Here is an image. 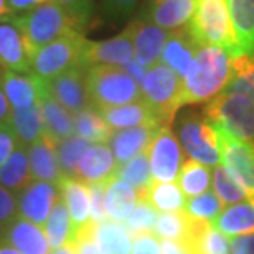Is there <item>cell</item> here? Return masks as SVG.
Instances as JSON below:
<instances>
[{"label":"cell","instance_id":"6da1fadb","mask_svg":"<svg viewBox=\"0 0 254 254\" xmlns=\"http://www.w3.org/2000/svg\"><path fill=\"white\" fill-rule=\"evenodd\" d=\"M230 78V55L218 47H200L182 79V104H200L211 101L225 91Z\"/></svg>","mask_w":254,"mask_h":254},{"label":"cell","instance_id":"7a4b0ae2","mask_svg":"<svg viewBox=\"0 0 254 254\" xmlns=\"http://www.w3.org/2000/svg\"><path fill=\"white\" fill-rule=\"evenodd\" d=\"M86 88L94 109H109L142 99L140 84L119 66L94 64L86 71Z\"/></svg>","mask_w":254,"mask_h":254},{"label":"cell","instance_id":"3957f363","mask_svg":"<svg viewBox=\"0 0 254 254\" xmlns=\"http://www.w3.org/2000/svg\"><path fill=\"white\" fill-rule=\"evenodd\" d=\"M189 32L200 47L223 48L230 58L240 55L226 0H196Z\"/></svg>","mask_w":254,"mask_h":254},{"label":"cell","instance_id":"277c9868","mask_svg":"<svg viewBox=\"0 0 254 254\" xmlns=\"http://www.w3.org/2000/svg\"><path fill=\"white\" fill-rule=\"evenodd\" d=\"M17 17L32 52V58L40 48L47 47L55 40L71 33H83V30L71 18V15L53 0H48Z\"/></svg>","mask_w":254,"mask_h":254},{"label":"cell","instance_id":"5b68a950","mask_svg":"<svg viewBox=\"0 0 254 254\" xmlns=\"http://www.w3.org/2000/svg\"><path fill=\"white\" fill-rule=\"evenodd\" d=\"M142 99L162 126L170 127L182 106V78L162 62L150 66L140 83Z\"/></svg>","mask_w":254,"mask_h":254},{"label":"cell","instance_id":"8992f818","mask_svg":"<svg viewBox=\"0 0 254 254\" xmlns=\"http://www.w3.org/2000/svg\"><path fill=\"white\" fill-rule=\"evenodd\" d=\"M205 119L238 140L254 144V103L240 94L221 93L203 108Z\"/></svg>","mask_w":254,"mask_h":254},{"label":"cell","instance_id":"52a82bcc","mask_svg":"<svg viewBox=\"0 0 254 254\" xmlns=\"http://www.w3.org/2000/svg\"><path fill=\"white\" fill-rule=\"evenodd\" d=\"M84 45L86 38L83 33H71L55 40L33 55L32 73L48 83L64 71L83 64Z\"/></svg>","mask_w":254,"mask_h":254},{"label":"cell","instance_id":"ba28073f","mask_svg":"<svg viewBox=\"0 0 254 254\" xmlns=\"http://www.w3.org/2000/svg\"><path fill=\"white\" fill-rule=\"evenodd\" d=\"M179 139L184 150L206 167H216L220 164V147H218V132L203 114L187 113L180 118Z\"/></svg>","mask_w":254,"mask_h":254},{"label":"cell","instance_id":"9c48e42d","mask_svg":"<svg viewBox=\"0 0 254 254\" xmlns=\"http://www.w3.org/2000/svg\"><path fill=\"white\" fill-rule=\"evenodd\" d=\"M152 179L157 182H175L184 164L180 142L170 127H160L147 149Z\"/></svg>","mask_w":254,"mask_h":254},{"label":"cell","instance_id":"30bf717a","mask_svg":"<svg viewBox=\"0 0 254 254\" xmlns=\"http://www.w3.org/2000/svg\"><path fill=\"white\" fill-rule=\"evenodd\" d=\"M0 66L13 73L32 71V52L17 15L0 20Z\"/></svg>","mask_w":254,"mask_h":254},{"label":"cell","instance_id":"8fae6325","mask_svg":"<svg viewBox=\"0 0 254 254\" xmlns=\"http://www.w3.org/2000/svg\"><path fill=\"white\" fill-rule=\"evenodd\" d=\"M86 71L88 66H74L47 83L50 96L73 116L91 108L88 88H86Z\"/></svg>","mask_w":254,"mask_h":254},{"label":"cell","instance_id":"7c38bea8","mask_svg":"<svg viewBox=\"0 0 254 254\" xmlns=\"http://www.w3.org/2000/svg\"><path fill=\"white\" fill-rule=\"evenodd\" d=\"M127 30L130 33L132 45H134L135 62L147 69L159 63L167 38H169L167 30L157 27L144 17L130 22L127 25Z\"/></svg>","mask_w":254,"mask_h":254},{"label":"cell","instance_id":"4fadbf2b","mask_svg":"<svg viewBox=\"0 0 254 254\" xmlns=\"http://www.w3.org/2000/svg\"><path fill=\"white\" fill-rule=\"evenodd\" d=\"M58 196L60 193L55 184L32 180L17 196L18 216L43 228Z\"/></svg>","mask_w":254,"mask_h":254},{"label":"cell","instance_id":"5bb4252c","mask_svg":"<svg viewBox=\"0 0 254 254\" xmlns=\"http://www.w3.org/2000/svg\"><path fill=\"white\" fill-rule=\"evenodd\" d=\"M134 60V45L127 27L116 37L104 40V42H89L86 40L83 50V64H106L123 68Z\"/></svg>","mask_w":254,"mask_h":254},{"label":"cell","instance_id":"9a60e30c","mask_svg":"<svg viewBox=\"0 0 254 254\" xmlns=\"http://www.w3.org/2000/svg\"><path fill=\"white\" fill-rule=\"evenodd\" d=\"M0 83H2V89L12 109H25L30 106H37L48 94L47 81L40 79L33 73L3 71Z\"/></svg>","mask_w":254,"mask_h":254},{"label":"cell","instance_id":"2e32d148","mask_svg":"<svg viewBox=\"0 0 254 254\" xmlns=\"http://www.w3.org/2000/svg\"><path fill=\"white\" fill-rule=\"evenodd\" d=\"M160 127L164 126L147 124V126H137V127H129V129L114 130L109 139V145H111L109 149L113 152L118 165L126 164V162L134 159V157L142 154V152H147Z\"/></svg>","mask_w":254,"mask_h":254},{"label":"cell","instance_id":"e0dca14e","mask_svg":"<svg viewBox=\"0 0 254 254\" xmlns=\"http://www.w3.org/2000/svg\"><path fill=\"white\" fill-rule=\"evenodd\" d=\"M116 169H118V162L109 147L106 144H94L81 157L73 179L84 182L88 185L106 184L114 177Z\"/></svg>","mask_w":254,"mask_h":254},{"label":"cell","instance_id":"ac0fdd59","mask_svg":"<svg viewBox=\"0 0 254 254\" xmlns=\"http://www.w3.org/2000/svg\"><path fill=\"white\" fill-rule=\"evenodd\" d=\"M60 196L63 198L71 221V235L91 223L89 215V190L88 184L73 177H62L57 182ZM69 235V236H71Z\"/></svg>","mask_w":254,"mask_h":254},{"label":"cell","instance_id":"d6986e66","mask_svg":"<svg viewBox=\"0 0 254 254\" xmlns=\"http://www.w3.org/2000/svg\"><path fill=\"white\" fill-rule=\"evenodd\" d=\"M200 48V45L195 42V38L191 37L189 32V27L174 30L169 33L167 43L162 52L160 62L169 66L170 69H174L177 74L184 79L187 71L191 66L195 55Z\"/></svg>","mask_w":254,"mask_h":254},{"label":"cell","instance_id":"ffe728a7","mask_svg":"<svg viewBox=\"0 0 254 254\" xmlns=\"http://www.w3.org/2000/svg\"><path fill=\"white\" fill-rule=\"evenodd\" d=\"M28 160L33 180H42L55 184L62 179V170L57 157V142L43 134L37 142L28 145Z\"/></svg>","mask_w":254,"mask_h":254},{"label":"cell","instance_id":"44dd1931","mask_svg":"<svg viewBox=\"0 0 254 254\" xmlns=\"http://www.w3.org/2000/svg\"><path fill=\"white\" fill-rule=\"evenodd\" d=\"M3 240L22 254H50L52 253V248L48 245V240H47V235H45L43 228L20 216L5 230Z\"/></svg>","mask_w":254,"mask_h":254},{"label":"cell","instance_id":"7402d4cb","mask_svg":"<svg viewBox=\"0 0 254 254\" xmlns=\"http://www.w3.org/2000/svg\"><path fill=\"white\" fill-rule=\"evenodd\" d=\"M195 8L196 0H164L159 3H150L144 18L157 27L174 32L190 23Z\"/></svg>","mask_w":254,"mask_h":254},{"label":"cell","instance_id":"603a6c76","mask_svg":"<svg viewBox=\"0 0 254 254\" xmlns=\"http://www.w3.org/2000/svg\"><path fill=\"white\" fill-rule=\"evenodd\" d=\"M99 114L103 119L109 124L113 130L129 129V127L137 126H147V124H159V119L154 114L144 99L135 101V103H129L124 106H118V108L101 109Z\"/></svg>","mask_w":254,"mask_h":254},{"label":"cell","instance_id":"cb8c5ba5","mask_svg":"<svg viewBox=\"0 0 254 254\" xmlns=\"http://www.w3.org/2000/svg\"><path fill=\"white\" fill-rule=\"evenodd\" d=\"M238 50L254 55V0H226Z\"/></svg>","mask_w":254,"mask_h":254},{"label":"cell","instance_id":"d4e9b609","mask_svg":"<svg viewBox=\"0 0 254 254\" xmlns=\"http://www.w3.org/2000/svg\"><path fill=\"white\" fill-rule=\"evenodd\" d=\"M32 180L33 177L32 170H30L28 147L18 142L15 150L5 160V164L0 167V185L18 196V193Z\"/></svg>","mask_w":254,"mask_h":254},{"label":"cell","instance_id":"484cf974","mask_svg":"<svg viewBox=\"0 0 254 254\" xmlns=\"http://www.w3.org/2000/svg\"><path fill=\"white\" fill-rule=\"evenodd\" d=\"M137 203V193L129 184L113 177L104 187L106 216L113 221L123 223L130 215Z\"/></svg>","mask_w":254,"mask_h":254},{"label":"cell","instance_id":"4316f807","mask_svg":"<svg viewBox=\"0 0 254 254\" xmlns=\"http://www.w3.org/2000/svg\"><path fill=\"white\" fill-rule=\"evenodd\" d=\"M45 134L52 137L55 142L69 139L74 135V119L69 111H66L50 93L40 103Z\"/></svg>","mask_w":254,"mask_h":254},{"label":"cell","instance_id":"83f0119b","mask_svg":"<svg viewBox=\"0 0 254 254\" xmlns=\"http://www.w3.org/2000/svg\"><path fill=\"white\" fill-rule=\"evenodd\" d=\"M211 226L226 236H240L254 233V203L241 201L225 208L211 221Z\"/></svg>","mask_w":254,"mask_h":254},{"label":"cell","instance_id":"f1b7e54d","mask_svg":"<svg viewBox=\"0 0 254 254\" xmlns=\"http://www.w3.org/2000/svg\"><path fill=\"white\" fill-rule=\"evenodd\" d=\"M96 241L101 254H132V236L123 223L106 218L96 223Z\"/></svg>","mask_w":254,"mask_h":254},{"label":"cell","instance_id":"f546056e","mask_svg":"<svg viewBox=\"0 0 254 254\" xmlns=\"http://www.w3.org/2000/svg\"><path fill=\"white\" fill-rule=\"evenodd\" d=\"M137 200H147L155 211L159 210L162 213H170L184 210L187 198L175 182L152 180L149 189L145 190L144 195L137 196Z\"/></svg>","mask_w":254,"mask_h":254},{"label":"cell","instance_id":"4dcf8cb0","mask_svg":"<svg viewBox=\"0 0 254 254\" xmlns=\"http://www.w3.org/2000/svg\"><path fill=\"white\" fill-rule=\"evenodd\" d=\"M10 126H12L20 144L28 147L33 142H37L45 134L40 104L30 106V108L25 109H12V113H10Z\"/></svg>","mask_w":254,"mask_h":254},{"label":"cell","instance_id":"1f68e13d","mask_svg":"<svg viewBox=\"0 0 254 254\" xmlns=\"http://www.w3.org/2000/svg\"><path fill=\"white\" fill-rule=\"evenodd\" d=\"M73 119L74 135L91 142V144H108L114 132L109 127V124L103 119V116L99 114V111L94 109L93 106L74 114Z\"/></svg>","mask_w":254,"mask_h":254},{"label":"cell","instance_id":"d6a6232c","mask_svg":"<svg viewBox=\"0 0 254 254\" xmlns=\"http://www.w3.org/2000/svg\"><path fill=\"white\" fill-rule=\"evenodd\" d=\"M223 93L245 96L254 103V55L241 53L231 58V78Z\"/></svg>","mask_w":254,"mask_h":254},{"label":"cell","instance_id":"836d02e7","mask_svg":"<svg viewBox=\"0 0 254 254\" xmlns=\"http://www.w3.org/2000/svg\"><path fill=\"white\" fill-rule=\"evenodd\" d=\"M210 182H211L210 167L191 159L185 160L182 164L179 175H177V185L180 187L184 195H187L189 198L206 193L210 190Z\"/></svg>","mask_w":254,"mask_h":254},{"label":"cell","instance_id":"e575fe53","mask_svg":"<svg viewBox=\"0 0 254 254\" xmlns=\"http://www.w3.org/2000/svg\"><path fill=\"white\" fill-rule=\"evenodd\" d=\"M114 177L126 182V184H129L135 190L137 196L144 195L145 190L152 184V180H154L152 179L150 162L147 152H142V154L130 159L129 162H126V164L118 165Z\"/></svg>","mask_w":254,"mask_h":254},{"label":"cell","instance_id":"d590c367","mask_svg":"<svg viewBox=\"0 0 254 254\" xmlns=\"http://www.w3.org/2000/svg\"><path fill=\"white\" fill-rule=\"evenodd\" d=\"M43 231L47 235L48 245L52 250H58L64 243H68L71 235V221L68 215V208H66L62 196H58V200L55 201L52 213H50L48 220L43 226Z\"/></svg>","mask_w":254,"mask_h":254},{"label":"cell","instance_id":"8d00e7d4","mask_svg":"<svg viewBox=\"0 0 254 254\" xmlns=\"http://www.w3.org/2000/svg\"><path fill=\"white\" fill-rule=\"evenodd\" d=\"M213 190L223 205H236L245 198H250L245 187L226 170L225 165L220 164L213 170Z\"/></svg>","mask_w":254,"mask_h":254},{"label":"cell","instance_id":"74e56055","mask_svg":"<svg viewBox=\"0 0 254 254\" xmlns=\"http://www.w3.org/2000/svg\"><path fill=\"white\" fill-rule=\"evenodd\" d=\"M93 145L91 142L79 139V137H69V139L57 142V157L58 165L63 177H74V170L78 167L81 157Z\"/></svg>","mask_w":254,"mask_h":254},{"label":"cell","instance_id":"f35d334b","mask_svg":"<svg viewBox=\"0 0 254 254\" xmlns=\"http://www.w3.org/2000/svg\"><path fill=\"white\" fill-rule=\"evenodd\" d=\"M187 223H189V215L184 210L162 213V215L157 216L154 235L160 240L182 243L185 238Z\"/></svg>","mask_w":254,"mask_h":254},{"label":"cell","instance_id":"ab89813d","mask_svg":"<svg viewBox=\"0 0 254 254\" xmlns=\"http://www.w3.org/2000/svg\"><path fill=\"white\" fill-rule=\"evenodd\" d=\"M184 211L191 218L213 221L223 211V203L218 200V196L213 191H206L198 196L187 198Z\"/></svg>","mask_w":254,"mask_h":254},{"label":"cell","instance_id":"60d3db41","mask_svg":"<svg viewBox=\"0 0 254 254\" xmlns=\"http://www.w3.org/2000/svg\"><path fill=\"white\" fill-rule=\"evenodd\" d=\"M155 221H157V211L154 210V206L147 200H137L134 210L123 221V225L129 231V235L134 236L137 233L154 231Z\"/></svg>","mask_w":254,"mask_h":254},{"label":"cell","instance_id":"b9f144b4","mask_svg":"<svg viewBox=\"0 0 254 254\" xmlns=\"http://www.w3.org/2000/svg\"><path fill=\"white\" fill-rule=\"evenodd\" d=\"M74 246L76 254H101L96 241V223L91 221L84 228L74 231L68 240Z\"/></svg>","mask_w":254,"mask_h":254},{"label":"cell","instance_id":"7bdbcfd3","mask_svg":"<svg viewBox=\"0 0 254 254\" xmlns=\"http://www.w3.org/2000/svg\"><path fill=\"white\" fill-rule=\"evenodd\" d=\"M53 2H57L63 10H66L81 30H84L93 17V0H53Z\"/></svg>","mask_w":254,"mask_h":254},{"label":"cell","instance_id":"ee69618b","mask_svg":"<svg viewBox=\"0 0 254 254\" xmlns=\"http://www.w3.org/2000/svg\"><path fill=\"white\" fill-rule=\"evenodd\" d=\"M17 218H18L17 195H13L12 191H8L7 189H3L0 185V226L3 230H7Z\"/></svg>","mask_w":254,"mask_h":254},{"label":"cell","instance_id":"f6af8a7d","mask_svg":"<svg viewBox=\"0 0 254 254\" xmlns=\"http://www.w3.org/2000/svg\"><path fill=\"white\" fill-rule=\"evenodd\" d=\"M104 187L106 184H89V215L91 221L101 223L106 220V208H104Z\"/></svg>","mask_w":254,"mask_h":254},{"label":"cell","instance_id":"bcb514c9","mask_svg":"<svg viewBox=\"0 0 254 254\" xmlns=\"http://www.w3.org/2000/svg\"><path fill=\"white\" fill-rule=\"evenodd\" d=\"M132 254H160V241L154 231L137 233L132 236Z\"/></svg>","mask_w":254,"mask_h":254},{"label":"cell","instance_id":"7dc6e473","mask_svg":"<svg viewBox=\"0 0 254 254\" xmlns=\"http://www.w3.org/2000/svg\"><path fill=\"white\" fill-rule=\"evenodd\" d=\"M17 145H18V139L15 135L12 126L10 124L0 126V167L5 164V160L8 159Z\"/></svg>","mask_w":254,"mask_h":254},{"label":"cell","instance_id":"c3c4849f","mask_svg":"<svg viewBox=\"0 0 254 254\" xmlns=\"http://www.w3.org/2000/svg\"><path fill=\"white\" fill-rule=\"evenodd\" d=\"M137 2L139 0H103V7L108 17L119 20L127 17L134 10Z\"/></svg>","mask_w":254,"mask_h":254},{"label":"cell","instance_id":"681fc988","mask_svg":"<svg viewBox=\"0 0 254 254\" xmlns=\"http://www.w3.org/2000/svg\"><path fill=\"white\" fill-rule=\"evenodd\" d=\"M231 254H254V233L233 236L230 240Z\"/></svg>","mask_w":254,"mask_h":254},{"label":"cell","instance_id":"f907efd6","mask_svg":"<svg viewBox=\"0 0 254 254\" xmlns=\"http://www.w3.org/2000/svg\"><path fill=\"white\" fill-rule=\"evenodd\" d=\"M45 2L48 0H7V5L13 15H23Z\"/></svg>","mask_w":254,"mask_h":254},{"label":"cell","instance_id":"816d5d0a","mask_svg":"<svg viewBox=\"0 0 254 254\" xmlns=\"http://www.w3.org/2000/svg\"><path fill=\"white\" fill-rule=\"evenodd\" d=\"M123 69L126 71L127 74L132 76V78L135 79V83H142L145 78V73H147V68H144L142 64H139L135 62V60H132L130 63H127L126 66H123Z\"/></svg>","mask_w":254,"mask_h":254},{"label":"cell","instance_id":"f5cc1de1","mask_svg":"<svg viewBox=\"0 0 254 254\" xmlns=\"http://www.w3.org/2000/svg\"><path fill=\"white\" fill-rule=\"evenodd\" d=\"M10 113H12V108H10V103L2 89V83H0V126L10 124Z\"/></svg>","mask_w":254,"mask_h":254},{"label":"cell","instance_id":"db71d44e","mask_svg":"<svg viewBox=\"0 0 254 254\" xmlns=\"http://www.w3.org/2000/svg\"><path fill=\"white\" fill-rule=\"evenodd\" d=\"M160 254H187L184 246L177 241L160 240Z\"/></svg>","mask_w":254,"mask_h":254},{"label":"cell","instance_id":"11a10c76","mask_svg":"<svg viewBox=\"0 0 254 254\" xmlns=\"http://www.w3.org/2000/svg\"><path fill=\"white\" fill-rule=\"evenodd\" d=\"M50 254H76V250H74V246L68 241V243H64L62 248H58V250H53Z\"/></svg>","mask_w":254,"mask_h":254},{"label":"cell","instance_id":"9f6ffc18","mask_svg":"<svg viewBox=\"0 0 254 254\" xmlns=\"http://www.w3.org/2000/svg\"><path fill=\"white\" fill-rule=\"evenodd\" d=\"M0 254H22V253L15 250L13 246H10L5 240H2L0 241Z\"/></svg>","mask_w":254,"mask_h":254},{"label":"cell","instance_id":"6f0895ef","mask_svg":"<svg viewBox=\"0 0 254 254\" xmlns=\"http://www.w3.org/2000/svg\"><path fill=\"white\" fill-rule=\"evenodd\" d=\"M10 15H13V13L10 12L7 0H0V20L5 18V17H10Z\"/></svg>","mask_w":254,"mask_h":254},{"label":"cell","instance_id":"680465c9","mask_svg":"<svg viewBox=\"0 0 254 254\" xmlns=\"http://www.w3.org/2000/svg\"><path fill=\"white\" fill-rule=\"evenodd\" d=\"M3 236H5V230H3V228H2V226H0V241H2V240H3Z\"/></svg>","mask_w":254,"mask_h":254},{"label":"cell","instance_id":"91938a15","mask_svg":"<svg viewBox=\"0 0 254 254\" xmlns=\"http://www.w3.org/2000/svg\"><path fill=\"white\" fill-rule=\"evenodd\" d=\"M159 2H164V0H150V3H159Z\"/></svg>","mask_w":254,"mask_h":254},{"label":"cell","instance_id":"94428289","mask_svg":"<svg viewBox=\"0 0 254 254\" xmlns=\"http://www.w3.org/2000/svg\"><path fill=\"white\" fill-rule=\"evenodd\" d=\"M3 68H2V66H0V78H2V73H3V71H2Z\"/></svg>","mask_w":254,"mask_h":254}]
</instances>
